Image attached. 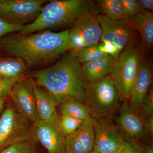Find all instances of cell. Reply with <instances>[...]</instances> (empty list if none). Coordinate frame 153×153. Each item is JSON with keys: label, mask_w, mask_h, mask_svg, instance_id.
<instances>
[{"label": "cell", "mask_w": 153, "mask_h": 153, "mask_svg": "<svg viewBox=\"0 0 153 153\" xmlns=\"http://www.w3.org/2000/svg\"><path fill=\"white\" fill-rule=\"evenodd\" d=\"M81 66L70 52L51 67L33 72L32 78L52 96L57 105L68 98L85 104Z\"/></svg>", "instance_id": "1"}, {"label": "cell", "mask_w": 153, "mask_h": 153, "mask_svg": "<svg viewBox=\"0 0 153 153\" xmlns=\"http://www.w3.org/2000/svg\"><path fill=\"white\" fill-rule=\"evenodd\" d=\"M69 30L60 33L50 30L11 38L3 42L5 49L23 60L29 67L55 61L68 50Z\"/></svg>", "instance_id": "2"}, {"label": "cell", "mask_w": 153, "mask_h": 153, "mask_svg": "<svg viewBox=\"0 0 153 153\" xmlns=\"http://www.w3.org/2000/svg\"><path fill=\"white\" fill-rule=\"evenodd\" d=\"M89 0H55L44 6L37 19L24 26L20 36L35 32L73 25L85 14L96 8Z\"/></svg>", "instance_id": "3"}, {"label": "cell", "mask_w": 153, "mask_h": 153, "mask_svg": "<svg viewBox=\"0 0 153 153\" xmlns=\"http://www.w3.org/2000/svg\"><path fill=\"white\" fill-rule=\"evenodd\" d=\"M85 105L91 117L111 119L121 107L119 93L109 75L95 83L84 82Z\"/></svg>", "instance_id": "4"}, {"label": "cell", "mask_w": 153, "mask_h": 153, "mask_svg": "<svg viewBox=\"0 0 153 153\" xmlns=\"http://www.w3.org/2000/svg\"><path fill=\"white\" fill-rule=\"evenodd\" d=\"M33 123L8 106L0 115V152L10 145L38 142Z\"/></svg>", "instance_id": "5"}, {"label": "cell", "mask_w": 153, "mask_h": 153, "mask_svg": "<svg viewBox=\"0 0 153 153\" xmlns=\"http://www.w3.org/2000/svg\"><path fill=\"white\" fill-rule=\"evenodd\" d=\"M140 62L139 53L132 44L115 60L109 76L123 100H128Z\"/></svg>", "instance_id": "6"}, {"label": "cell", "mask_w": 153, "mask_h": 153, "mask_svg": "<svg viewBox=\"0 0 153 153\" xmlns=\"http://www.w3.org/2000/svg\"><path fill=\"white\" fill-rule=\"evenodd\" d=\"M98 9L90 11L81 17L69 30L68 49L76 55L80 50L99 44L101 29L97 19Z\"/></svg>", "instance_id": "7"}, {"label": "cell", "mask_w": 153, "mask_h": 153, "mask_svg": "<svg viewBox=\"0 0 153 153\" xmlns=\"http://www.w3.org/2000/svg\"><path fill=\"white\" fill-rule=\"evenodd\" d=\"M45 0H0V19L14 25L24 26L39 16Z\"/></svg>", "instance_id": "8"}, {"label": "cell", "mask_w": 153, "mask_h": 153, "mask_svg": "<svg viewBox=\"0 0 153 153\" xmlns=\"http://www.w3.org/2000/svg\"><path fill=\"white\" fill-rule=\"evenodd\" d=\"M118 111L116 126L125 142L137 140L143 144L152 143V135L146 128L144 118L127 103L121 106Z\"/></svg>", "instance_id": "9"}, {"label": "cell", "mask_w": 153, "mask_h": 153, "mask_svg": "<svg viewBox=\"0 0 153 153\" xmlns=\"http://www.w3.org/2000/svg\"><path fill=\"white\" fill-rule=\"evenodd\" d=\"M94 131L93 151L97 153H123L125 141L111 119L101 118L96 119Z\"/></svg>", "instance_id": "10"}, {"label": "cell", "mask_w": 153, "mask_h": 153, "mask_svg": "<svg viewBox=\"0 0 153 153\" xmlns=\"http://www.w3.org/2000/svg\"><path fill=\"white\" fill-rule=\"evenodd\" d=\"M33 82L32 78L23 77L15 83L9 95L16 110L34 123L41 119L36 107Z\"/></svg>", "instance_id": "11"}, {"label": "cell", "mask_w": 153, "mask_h": 153, "mask_svg": "<svg viewBox=\"0 0 153 153\" xmlns=\"http://www.w3.org/2000/svg\"><path fill=\"white\" fill-rule=\"evenodd\" d=\"M60 116L49 120L34 123V131L38 142L47 150V153H64L63 136L59 126Z\"/></svg>", "instance_id": "12"}, {"label": "cell", "mask_w": 153, "mask_h": 153, "mask_svg": "<svg viewBox=\"0 0 153 153\" xmlns=\"http://www.w3.org/2000/svg\"><path fill=\"white\" fill-rule=\"evenodd\" d=\"M95 120L89 118L75 131L64 137V153H89L93 151Z\"/></svg>", "instance_id": "13"}, {"label": "cell", "mask_w": 153, "mask_h": 153, "mask_svg": "<svg viewBox=\"0 0 153 153\" xmlns=\"http://www.w3.org/2000/svg\"><path fill=\"white\" fill-rule=\"evenodd\" d=\"M97 19L101 27V42L111 43L121 51L130 38V22L113 21L104 15H97Z\"/></svg>", "instance_id": "14"}, {"label": "cell", "mask_w": 153, "mask_h": 153, "mask_svg": "<svg viewBox=\"0 0 153 153\" xmlns=\"http://www.w3.org/2000/svg\"><path fill=\"white\" fill-rule=\"evenodd\" d=\"M153 80L152 67L148 63H140L136 77L132 87L128 100L132 109L138 112L147 95Z\"/></svg>", "instance_id": "15"}, {"label": "cell", "mask_w": 153, "mask_h": 153, "mask_svg": "<svg viewBox=\"0 0 153 153\" xmlns=\"http://www.w3.org/2000/svg\"><path fill=\"white\" fill-rule=\"evenodd\" d=\"M111 56L105 55L81 66V74L84 82L95 83L109 75L114 63Z\"/></svg>", "instance_id": "16"}, {"label": "cell", "mask_w": 153, "mask_h": 153, "mask_svg": "<svg viewBox=\"0 0 153 153\" xmlns=\"http://www.w3.org/2000/svg\"><path fill=\"white\" fill-rule=\"evenodd\" d=\"M33 88L40 119L49 120L59 116L56 111L57 105L52 96L47 90L37 85L34 81Z\"/></svg>", "instance_id": "17"}, {"label": "cell", "mask_w": 153, "mask_h": 153, "mask_svg": "<svg viewBox=\"0 0 153 153\" xmlns=\"http://www.w3.org/2000/svg\"><path fill=\"white\" fill-rule=\"evenodd\" d=\"M27 65L18 57L0 58V76L5 79L18 80L24 77Z\"/></svg>", "instance_id": "18"}, {"label": "cell", "mask_w": 153, "mask_h": 153, "mask_svg": "<svg viewBox=\"0 0 153 153\" xmlns=\"http://www.w3.org/2000/svg\"><path fill=\"white\" fill-rule=\"evenodd\" d=\"M134 26L139 32L144 45L146 48L153 44V13L143 11L134 18Z\"/></svg>", "instance_id": "19"}, {"label": "cell", "mask_w": 153, "mask_h": 153, "mask_svg": "<svg viewBox=\"0 0 153 153\" xmlns=\"http://www.w3.org/2000/svg\"><path fill=\"white\" fill-rule=\"evenodd\" d=\"M59 106L61 114L67 115L84 121L91 117L87 105L74 99H67Z\"/></svg>", "instance_id": "20"}, {"label": "cell", "mask_w": 153, "mask_h": 153, "mask_svg": "<svg viewBox=\"0 0 153 153\" xmlns=\"http://www.w3.org/2000/svg\"><path fill=\"white\" fill-rule=\"evenodd\" d=\"M99 5L105 16L114 21L130 22L126 15L120 0H100Z\"/></svg>", "instance_id": "21"}, {"label": "cell", "mask_w": 153, "mask_h": 153, "mask_svg": "<svg viewBox=\"0 0 153 153\" xmlns=\"http://www.w3.org/2000/svg\"><path fill=\"white\" fill-rule=\"evenodd\" d=\"M84 121L67 115L61 114L59 120V126L63 136L66 137L74 132L79 128Z\"/></svg>", "instance_id": "22"}, {"label": "cell", "mask_w": 153, "mask_h": 153, "mask_svg": "<svg viewBox=\"0 0 153 153\" xmlns=\"http://www.w3.org/2000/svg\"><path fill=\"white\" fill-rule=\"evenodd\" d=\"M107 55L100 50L98 44L83 48L76 55L79 63H84L93 61Z\"/></svg>", "instance_id": "23"}, {"label": "cell", "mask_w": 153, "mask_h": 153, "mask_svg": "<svg viewBox=\"0 0 153 153\" xmlns=\"http://www.w3.org/2000/svg\"><path fill=\"white\" fill-rule=\"evenodd\" d=\"M0 153H43L36 146V143L31 142L19 143L10 145Z\"/></svg>", "instance_id": "24"}, {"label": "cell", "mask_w": 153, "mask_h": 153, "mask_svg": "<svg viewBox=\"0 0 153 153\" xmlns=\"http://www.w3.org/2000/svg\"><path fill=\"white\" fill-rule=\"evenodd\" d=\"M120 1L126 15L130 19L143 11L138 0Z\"/></svg>", "instance_id": "25"}, {"label": "cell", "mask_w": 153, "mask_h": 153, "mask_svg": "<svg viewBox=\"0 0 153 153\" xmlns=\"http://www.w3.org/2000/svg\"><path fill=\"white\" fill-rule=\"evenodd\" d=\"M143 117L147 118L153 116V88L152 85L145 97L138 112Z\"/></svg>", "instance_id": "26"}, {"label": "cell", "mask_w": 153, "mask_h": 153, "mask_svg": "<svg viewBox=\"0 0 153 153\" xmlns=\"http://www.w3.org/2000/svg\"><path fill=\"white\" fill-rule=\"evenodd\" d=\"M100 50L105 55H110L115 60H117L120 51L113 44L108 42H102L98 44Z\"/></svg>", "instance_id": "27"}, {"label": "cell", "mask_w": 153, "mask_h": 153, "mask_svg": "<svg viewBox=\"0 0 153 153\" xmlns=\"http://www.w3.org/2000/svg\"><path fill=\"white\" fill-rule=\"evenodd\" d=\"M123 153H145L143 144L137 140L125 142Z\"/></svg>", "instance_id": "28"}, {"label": "cell", "mask_w": 153, "mask_h": 153, "mask_svg": "<svg viewBox=\"0 0 153 153\" xmlns=\"http://www.w3.org/2000/svg\"><path fill=\"white\" fill-rule=\"evenodd\" d=\"M24 26L10 24L0 19V38L9 33L19 32Z\"/></svg>", "instance_id": "29"}, {"label": "cell", "mask_w": 153, "mask_h": 153, "mask_svg": "<svg viewBox=\"0 0 153 153\" xmlns=\"http://www.w3.org/2000/svg\"><path fill=\"white\" fill-rule=\"evenodd\" d=\"M18 81L5 79L0 76V97L5 98L9 95L13 86Z\"/></svg>", "instance_id": "30"}, {"label": "cell", "mask_w": 153, "mask_h": 153, "mask_svg": "<svg viewBox=\"0 0 153 153\" xmlns=\"http://www.w3.org/2000/svg\"><path fill=\"white\" fill-rule=\"evenodd\" d=\"M143 11L152 12L153 10V0H138Z\"/></svg>", "instance_id": "31"}, {"label": "cell", "mask_w": 153, "mask_h": 153, "mask_svg": "<svg viewBox=\"0 0 153 153\" xmlns=\"http://www.w3.org/2000/svg\"><path fill=\"white\" fill-rule=\"evenodd\" d=\"M145 125L146 128L151 135L153 134V116L147 118L145 119Z\"/></svg>", "instance_id": "32"}, {"label": "cell", "mask_w": 153, "mask_h": 153, "mask_svg": "<svg viewBox=\"0 0 153 153\" xmlns=\"http://www.w3.org/2000/svg\"><path fill=\"white\" fill-rule=\"evenodd\" d=\"M145 153H153L152 145L151 144H143Z\"/></svg>", "instance_id": "33"}, {"label": "cell", "mask_w": 153, "mask_h": 153, "mask_svg": "<svg viewBox=\"0 0 153 153\" xmlns=\"http://www.w3.org/2000/svg\"><path fill=\"white\" fill-rule=\"evenodd\" d=\"M5 102V98L0 97V115L4 109Z\"/></svg>", "instance_id": "34"}, {"label": "cell", "mask_w": 153, "mask_h": 153, "mask_svg": "<svg viewBox=\"0 0 153 153\" xmlns=\"http://www.w3.org/2000/svg\"><path fill=\"white\" fill-rule=\"evenodd\" d=\"M108 153H123L121 152H110Z\"/></svg>", "instance_id": "35"}, {"label": "cell", "mask_w": 153, "mask_h": 153, "mask_svg": "<svg viewBox=\"0 0 153 153\" xmlns=\"http://www.w3.org/2000/svg\"><path fill=\"white\" fill-rule=\"evenodd\" d=\"M89 153H97V152H94V151H92V152H91Z\"/></svg>", "instance_id": "36"}]
</instances>
